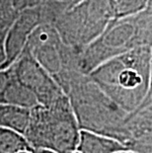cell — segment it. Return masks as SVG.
<instances>
[{
	"label": "cell",
	"instance_id": "13",
	"mask_svg": "<svg viewBox=\"0 0 152 153\" xmlns=\"http://www.w3.org/2000/svg\"><path fill=\"white\" fill-rule=\"evenodd\" d=\"M147 3L148 0H117V1H113L114 19H124L139 14L146 8Z\"/></svg>",
	"mask_w": 152,
	"mask_h": 153
},
{
	"label": "cell",
	"instance_id": "16",
	"mask_svg": "<svg viewBox=\"0 0 152 153\" xmlns=\"http://www.w3.org/2000/svg\"><path fill=\"white\" fill-rule=\"evenodd\" d=\"M5 34H0V69H2L6 62L5 51Z\"/></svg>",
	"mask_w": 152,
	"mask_h": 153
},
{
	"label": "cell",
	"instance_id": "6",
	"mask_svg": "<svg viewBox=\"0 0 152 153\" xmlns=\"http://www.w3.org/2000/svg\"><path fill=\"white\" fill-rule=\"evenodd\" d=\"M9 69L22 85L34 94L41 106H50L66 96L54 78L30 54L23 53Z\"/></svg>",
	"mask_w": 152,
	"mask_h": 153
},
{
	"label": "cell",
	"instance_id": "8",
	"mask_svg": "<svg viewBox=\"0 0 152 153\" xmlns=\"http://www.w3.org/2000/svg\"><path fill=\"white\" fill-rule=\"evenodd\" d=\"M41 25L40 16L36 12H25L13 22L5 35L6 62L2 69L10 68L23 54L29 38Z\"/></svg>",
	"mask_w": 152,
	"mask_h": 153
},
{
	"label": "cell",
	"instance_id": "19",
	"mask_svg": "<svg viewBox=\"0 0 152 153\" xmlns=\"http://www.w3.org/2000/svg\"><path fill=\"white\" fill-rule=\"evenodd\" d=\"M21 153H30V152H21Z\"/></svg>",
	"mask_w": 152,
	"mask_h": 153
},
{
	"label": "cell",
	"instance_id": "3",
	"mask_svg": "<svg viewBox=\"0 0 152 153\" xmlns=\"http://www.w3.org/2000/svg\"><path fill=\"white\" fill-rule=\"evenodd\" d=\"M66 95L80 131H92L116 139L128 113L118 106L89 75L76 74L70 80Z\"/></svg>",
	"mask_w": 152,
	"mask_h": 153
},
{
	"label": "cell",
	"instance_id": "14",
	"mask_svg": "<svg viewBox=\"0 0 152 153\" xmlns=\"http://www.w3.org/2000/svg\"><path fill=\"white\" fill-rule=\"evenodd\" d=\"M150 106H152V55H151V61H150V76H149V84H148L147 94L138 109L146 108V107H150Z\"/></svg>",
	"mask_w": 152,
	"mask_h": 153
},
{
	"label": "cell",
	"instance_id": "7",
	"mask_svg": "<svg viewBox=\"0 0 152 153\" xmlns=\"http://www.w3.org/2000/svg\"><path fill=\"white\" fill-rule=\"evenodd\" d=\"M116 140L135 153H152V106L128 114Z\"/></svg>",
	"mask_w": 152,
	"mask_h": 153
},
{
	"label": "cell",
	"instance_id": "15",
	"mask_svg": "<svg viewBox=\"0 0 152 153\" xmlns=\"http://www.w3.org/2000/svg\"><path fill=\"white\" fill-rule=\"evenodd\" d=\"M11 77H12V72L9 68L8 69H0V94L2 93V91L7 86Z\"/></svg>",
	"mask_w": 152,
	"mask_h": 153
},
{
	"label": "cell",
	"instance_id": "5",
	"mask_svg": "<svg viewBox=\"0 0 152 153\" xmlns=\"http://www.w3.org/2000/svg\"><path fill=\"white\" fill-rule=\"evenodd\" d=\"M113 19L112 0H80L54 23L61 41L80 54L98 39Z\"/></svg>",
	"mask_w": 152,
	"mask_h": 153
},
{
	"label": "cell",
	"instance_id": "11",
	"mask_svg": "<svg viewBox=\"0 0 152 153\" xmlns=\"http://www.w3.org/2000/svg\"><path fill=\"white\" fill-rule=\"evenodd\" d=\"M31 119V110L0 104V128L25 134Z\"/></svg>",
	"mask_w": 152,
	"mask_h": 153
},
{
	"label": "cell",
	"instance_id": "9",
	"mask_svg": "<svg viewBox=\"0 0 152 153\" xmlns=\"http://www.w3.org/2000/svg\"><path fill=\"white\" fill-rule=\"evenodd\" d=\"M127 150L122 143L109 136L92 131H80L78 153H118Z\"/></svg>",
	"mask_w": 152,
	"mask_h": 153
},
{
	"label": "cell",
	"instance_id": "2",
	"mask_svg": "<svg viewBox=\"0 0 152 153\" xmlns=\"http://www.w3.org/2000/svg\"><path fill=\"white\" fill-rule=\"evenodd\" d=\"M139 47L152 48V11L147 6L132 17L113 19L103 34L79 54L78 69L89 75L106 61Z\"/></svg>",
	"mask_w": 152,
	"mask_h": 153
},
{
	"label": "cell",
	"instance_id": "12",
	"mask_svg": "<svg viewBox=\"0 0 152 153\" xmlns=\"http://www.w3.org/2000/svg\"><path fill=\"white\" fill-rule=\"evenodd\" d=\"M34 149L23 134L0 128V153H32Z\"/></svg>",
	"mask_w": 152,
	"mask_h": 153
},
{
	"label": "cell",
	"instance_id": "1",
	"mask_svg": "<svg viewBox=\"0 0 152 153\" xmlns=\"http://www.w3.org/2000/svg\"><path fill=\"white\" fill-rule=\"evenodd\" d=\"M152 48L139 47L95 68L89 77L127 113L140 107L147 94Z\"/></svg>",
	"mask_w": 152,
	"mask_h": 153
},
{
	"label": "cell",
	"instance_id": "4",
	"mask_svg": "<svg viewBox=\"0 0 152 153\" xmlns=\"http://www.w3.org/2000/svg\"><path fill=\"white\" fill-rule=\"evenodd\" d=\"M24 136L33 149H50L57 153L77 151L80 128L67 95L50 106L40 105L31 110Z\"/></svg>",
	"mask_w": 152,
	"mask_h": 153
},
{
	"label": "cell",
	"instance_id": "17",
	"mask_svg": "<svg viewBox=\"0 0 152 153\" xmlns=\"http://www.w3.org/2000/svg\"><path fill=\"white\" fill-rule=\"evenodd\" d=\"M32 153H57V152L50 150V149H34V151Z\"/></svg>",
	"mask_w": 152,
	"mask_h": 153
},
{
	"label": "cell",
	"instance_id": "21",
	"mask_svg": "<svg viewBox=\"0 0 152 153\" xmlns=\"http://www.w3.org/2000/svg\"><path fill=\"white\" fill-rule=\"evenodd\" d=\"M113 1H117V0H113Z\"/></svg>",
	"mask_w": 152,
	"mask_h": 153
},
{
	"label": "cell",
	"instance_id": "22",
	"mask_svg": "<svg viewBox=\"0 0 152 153\" xmlns=\"http://www.w3.org/2000/svg\"><path fill=\"white\" fill-rule=\"evenodd\" d=\"M0 1H1V0H0Z\"/></svg>",
	"mask_w": 152,
	"mask_h": 153
},
{
	"label": "cell",
	"instance_id": "18",
	"mask_svg": "<svg viewBox=\"0 0 152 153\" xmlns=\"http://www.w3.org/2000/svg\"><path fill=\"white\" fill-rule=\"evenodd\" d=\"M118 153H135V152L128 151V150H124V151H121V152H118Z\"/></svg>",
	"mask_w": 152,
	"mask_h": 153
},
{
	"label": "cell",
	"instance_id": "20",
	"mask_svg": "<svg viewBox=\"0 0 152 153\" xmlns=\"http://www.w3.org/2000/svg\"><path fill=\"white\" fill-rule=\"evenodd\" d=\"M73 153H78V152H77V151H75V152H73Z\"/></svg>",
	"mask_w": 152,
	"mask_h": 153
},
{
	"label": "cell",
	"instance_id": "10",
	"mask_svg": "<svg viewBox=\"0 0 152 153\" xmlns=\"http://www.w3.org/2000/svg\"><path fill=\"white\" fill-rule=\"evenodd\" d=\"M0 104L20 107L29 110H33L36 107L40 106V103L36 96L28 88L22 85L13 76V74L7 86L0 94Z\"/></svg>",
	"mask_w": 152,
	"mask_h": 153
}]
</instances>
